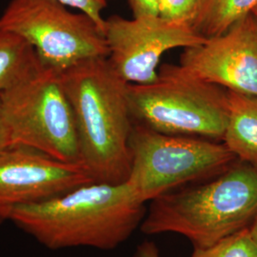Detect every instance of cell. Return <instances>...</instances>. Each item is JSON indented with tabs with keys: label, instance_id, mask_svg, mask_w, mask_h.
Wrapping results in <instances>:
<instances>
[{
	"label": "cell",
	"instance_id": "4",
	"mask_svg": "<svg viewBox=\"0 0 257 257\" xmlns=\"http://www.w3.org/2000/svg\"><path fill=\"white\" fill-rule=\"evenodd\" d=\"M132 118L156 132L222 141L228 123V93L176 65H164L156 81L128 84Z\"/></svg>",
	"mask_w": 257,
	"mask_h": 257
},
{
	"label": "cell",
	"instance_id": "20",
	"mask_svg": "<svg viewBox=\"0 0 257 257\" xmlns=\"http://www.w3.org/2000/svg\"><path fill=\"white\" fill-rule=\"evenodd\" d=\"M248 230H249L250 236H251V239L253 241V244H254L257 250V215L255 216V218L253 219V221L251 222V224L249 225Z\"/></svg>",
	"mask_w": 257,
	"mask_h": 257
},
{
	"label": "cell",
	"instance_id": "21",
	"mask_svg": "<svg viewBox=\"0 0 257 257\" xmlns=\"http://www.w3.org/2000/svg\"><path fill=\"white\" fill-rule=\"evenodd\" d=\"M253 14H254V15H255V16L257 17V8L256 9L254 10V11H253Z\"/></svg>",
	"mask_w": 257,
	"mask_h": 257
},
{
	"label": "cell",
	"instance_id": "16",
	"mask_svg": "<svg viewBox=\"0 0 257 257\" xmlns=\"http://www.w3.org/2000/svg\"><path fill=\"white\" fill-rule=\"evenodd\" d=\"M65 6L84 13L105 32L106 19L103 18L102 13L108 6V0H55Z\"/></svg>",
	"mask_w": 257,
	"mask_h": 257
},
{
	"label": "cell",
	"instance_id": "13",
	"mask_svg": "<svg viewBox=\"0 0 257 257\" xmlns=\"http://www.w3.org/2000/svg\"><path fill=\"white\" fill-rule=\"evenodd\" d=\"M41 64L30 44L0 24V93Z\"/></svg>",
	"mask_w": 257,
	"mask_h": 257
},
{
	"label": "cell",
	"instance_id": "1",
	"mask_svg": "<svg viewBox=\"0 0 257 257\" xmlns=\"http://www.w3.org/2000/svg\"><path fill=\"white\" fill-rule=\"evenodd\" d=\"M128 182L83 185L52 199L21 206L11 222L52 250H111L128 240L146 215Z\"/></svg>",
	"mask_w": 257,
	"mask_h": 257
},
{
	"label": "cell",
	"instance_id": "9",
	"mask_svg": "<svg viewBox=\"0 0 257 257\" xmlns=\"http://www.w3.org/2000/svg\"><path fill=\"white\" fill-rule=\"evenodd\" d=\"M93 183L80 164L66 163L23 146L0 153V225L21 206L52 199Z\"/></svg>",
	"mask_w": 257,
	"mask_h": 257
},
{
	"label": "cell",
	"instance_id": "5",
	"mask_svg": "<svg viewBox=\"0 0 257 257\" xmlns=\"http://www.w3.org/2000/svg\"><path fill=\"white\" fill-rule=\"evenodd\" d=\"M130 149L127 182L145 204L221 175L237 159L221 141L167 135L140 124L133 127Z\"/></svg>",
	"mask_w": 257,
	"mask_h": 257
},
{
	"label": "cell",
	"instance_id": "12",
	"mask_svg": "<svg viewBox=\"0 0 257 257\" xmlns=\"http://www.w3.org/2000/svg\"><path fill=\"white\" fill-rule=\"evenodd\" d=\"M257 8V0H200L191 26L211 38L229 31Z\"/></svg>",
	"mask_w": 257,
	"mask_h": 257
},
{
	"label": "cell",
	"instance_id": "11",
	"mask_svg": "<svg viewBox=\"0 0 257 257\" xmlns=\"http://www.w3.org/2000/svg\"><path fill=\"white\" fill-rule=\"evenodd\" d=\"M227 93L228 123L222 142L240 161L257 168V96Z\"/></svg>",
	"mask_w": 257,
	"mask_h": 257
},
{
	"label": "cell",
	"instance_id": "2",
	"mask_svg": "<svg viewBox=\"0 0 257 257\" xmlns=\"http://www.w3.org/2000/svg\"><path fill=\"white\" fill-rule=\"evenodd\" d=\"M60 80L74 112L80 165L93 183L127 182L134 127L128 83L114 72L107 57L75 65L60 74Z\"/></svg>",
	"mask_w": 257,
	"mask_h": 257
},
{
	"label": "cell",
	"instance_id": "14",
	"mask_svg": "<svg viewBox=\"0 0 257 257\" xmlns=\"http://www.w3.org/2000/svg\"><path fill=\"white\" fill-rule=\"evenodd\" d=\"M190 257H257V250L248 227L211 246L194 248Z\"/></svg>",
	"mask_w": 257,
	"mask_h": 257
},
{
	"label": "cell",
	"instance_id": "7",
	"mask_svg": "<svg viewBox=\"0 0 257 257\" xmlns=\"http://www.w3.org/2000/svg\"><path fill=\"white\" fill-rule=\"evenodd\" d=\"M0 24L33 47L42 66L58 74L109 55L98 25L84 13L72 12L55 0H11Z\"/></svg>",
	"mask_w": 257,
	"mask_h": 257
},
{
	"label": "cell",
	"instance_id": "8",
	"mask_svg": "<svg viewBox=\"0 0 257 257\" xmlns=\"http://www.w3.org/2000/svg\"><path fill=\"white\" fill-rule=\"evenodd\" d=\"M108 60L128 84H149L158 77V65L166 52L202 44L206 37L189 23L149 16L127 19L114 15L106 19Z\"/></svg>",
	"mask_w": 257,
	"mask_h": 257
},
{
	"label": "cell",
	"instance_id": "6",
	"mask_svg": "<svg viewBox=\"0 0 257 257\" xmlns=\"http://www.w3.org/2000/svg\"><path fill=\"white\" fill-rule=\"evenodd\" d=\"M11 146L31 148L66 163H79L74 112L60 74L42 64L0 93Z\"/></svg>",
	"mask_w": 257,
	"mask_h": 257
},
{
	"label": "cell",
	"instance_id": "3",
	"mask_svg": "<svg viewBox=\"0 0 257 257\" xmlns=\"http://www.w3.org/2000/svg\"><path fill=\"white\" fill-rule=\"evenodd\" d=\"M240 162L151 201L141 231L180 234L203 248L249 227L257 215V168Z\"/></svg>",
	"mask_w": 257,
	"mask_h": 257
},
{
	"label": "cell",
	"instance_id": "10",
	"mask_svg": "<svg viewBox=\"0 0 257 257\" xmlns=\"http://www.w3.org/2000/svg\"><path fill=\"white\" fill-rule=\"evenodd\" d=\"M185 73L227 91L257 96V17L251 13L229 31L185 49Z\"/></svg>",
	"mask_w": 257,
	"mask_h": 257
},
{
	"label": "cell",
	"instance_id": "19",
	"mask_svg": "<svg viewBox=\"0 0 257 257\" xmlns=\"http://www.w3.org/2000/svg\"><path fill=\"white\" fill-rule=\"evenodd\" d=\"M8 147H11L9 132L7 130V127L3 121L1 112H0V153Z\"/></svg>",
	"mask_w": 257,
	"mask_h": 257
},
{
	"label": "cell",
	"instance_id": "18",
	"mask_svg": "<svg viewBox=\"0 0 257 257\" xmlns=\"http://www.w3.org/2000/svg\"><path fill=\"white\" fill-rule=\"evenodd\" d=\"M135 257H160L159 250L152 241H144L137 248Z\"/></svg>",
	"mask_w": 257,
	"mask_h": 257
},
{
	"label": "cell",
	"instance_id": "17",
	"mask_svg": "<svg viewBox=\"0 0 257 257\" xmlns=\"http://www.w3.org/2000/svg\"><path fill=\"white\" fill-rule=\"evenodd\" d=\"M134 18L159 16L161 0H127Z\"/></svg>",
	"mask_w": 257,
	"mask_h": 257
},
{
	"label": "cell",
	"instance_id": "15",
	"mask_svg": "<svg viewBox=\"0 0 257 257\" xmlns=\"http://www.w3.org/2000/svg\"><path fill=\"white\" fill-rule=\"evenodd\" d=\"M199 2L200 0H161L159 16L191 25Z\"/></svg>",
	"mask_w": 257,
	"mask_h": 257
}]
</instances>
